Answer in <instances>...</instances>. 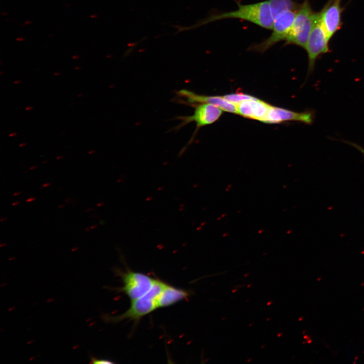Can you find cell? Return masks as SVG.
<instances>
[{
    "label": "cell",
    "mask_w": 364,
    "mask_h": 364,
    "mask_svg": "<svg viewBox=\"0 0 364 364\" xmlns=\"http://www.w3.org/2000/svg\"><path fill=\"white\" fill-rule=\"evenodd\" d=\"M95 152V151H94V150H90V151H89L88 152V154H93Z\"/></svg>",
    "instance_id": "obj_25"
},
{
    "label": "cell",
    "mask_w": 364,
    "mask_h": 364,
    "mask_svg": "<svg viewBox=\"0 0 364 364\" xmlns=\"http://www.w3.org/2000/svg\"><path fill=\"white\" fill-rule=\"evenodd\" d=\"M89 230H90V228H89V227H87L85 229L86 231H88Z\"/></svg>",
    "instance_id": "obj_36"
},
{
    "label": "cell",
    "mask_w": 364,
    "mask_h": 364,
    "mask_svg": "<svg viewBox=\"0 0 364 364\" xmlns=\"http://www.w3.org/2000/svg\"><path fill=\"white\" fill-rule=\"evenodd\" d=\"M192 105L194 108L193 115L178 117L177 118L181 121L178 126L179 128L189 123L195 122L196 129L195 134L201 127L211 124L216 121L222 114L221 109L210 104L198 103Z\"/></svg>",
    "instance_id": "obj_6"
},
{
    "label": "cell",
    "mask_w": 364,
    "mask_h": 364,
    "mask_svg": "<svg viewBox=\"0 0 364 364\" xmlns=\"http://www.w3.org/2000/svg\"><path fill=\"white\" fill-rule=\"evenodd\" d=\"M81 68H82V67H81V66H76V67L74 68V69H75V70H80V69H81Z\"/></svg>",
    "instance_id": "obj_26"
},
{
    "label": "cell",
    "mask_w": 364,
    "mask_h": 364,
    "mask_svg": "<svg viewBox=\"0 0 364 364\" xmlns=\"http://www.w3.org/2000/svg\"><path fill=\"white\" fill-rule=\"evenodd\" d=\"M342 0H329L319 13L321 22L330 39L342 26Z\"/></svg>",
    "instance_id": "obj_8"
},
{
    "label": "cell",
    "mask_w": 364,
    "mask_h": 364,
    "mask_svg": "<svg viewBox=\"0 0 364 364\" xmlns=\"http://www.w3.org/2000/svg\"><path fill=\"white\" fill-rule=\"evenodd\" d=\"M314 117V112L311 110L297 112L271 105L264 123H279L284 121H297L311 124Z\"/></svg>",
    "instance_id": "obj_10"
},
{
    "label": "cell",
    "mask_w": 364,
    "mask_h": 364,
    "mask_svg": "<svg viewBox=\"0 0 364 364\" xmlns=\"http://www.w3.org/2000/svg\"><path fill=\"white\" fill-rule=\"evenodd\" d=\"M229 18H237L246 20L267 29H272L274 18L268 1L257 3L239 5L238 9L211 15L199 21L190 27H177L178 32L196 28L209 23Z\"/></svg>",
    "instance_id": "obj_1"
},
{
    "label": "cell",
    "mask_w": 364,
    "mask_h": 364,
    "mask_svg": "<svg viewBox=\"0 0 364 364\" xmlns=\"http://www.w3.org/2000/svg\"><path fill=\"white\" fill-rule=\"evenodd\" d=\"M21 193V192H16V193H15L13 194V195H14V196H17V195H20Z\"/></svg>",
    "instance_id": "obj_30"
},
{
    "label": "cell",
    "mask_w": 364,
    "mask_h": 364,
    "mask_svg": "<svg viewBox=\"0 0 364 364\" xmlns=\"http://www.w3.org/2000/svg\"><path fill=\"white\" fill-rule=\"evenodd\" d=\"M177 95L183 99V101L185 104L192 105L198 103H208L219 108L223 111L238 114L237 105L228 101L222 96L199 95L185 89L179 90Z\"/></svg>",
    "instance_id": "obj_9"
},
{
    "label": "cell",
    "mask_w": 364,
    "mask_h": 364,
    "mask_svg": "<svg viewBox=\"0 0 364 364\" xmlns=\"http://www.w3.org/2000/svg\"><path fill=\"white\" fill-rule=\"evenodd\" d=\"M83 96H84V94H78V95H77V97H82Z\"/></svg>",
    "instance_id": "obj_33"
},
{
    "label": "cell",
    "mask_w": 364,
    "mask_h": 364,
    "mask_svg": "<svg viewBox=\"0 0 364 364\" xmlns=\"http://www.w3.org/2000/svg\"><path fill=\"white\" fill-rule=\"evenodd\" d=\"M60 74H61V72H55L54 74V75L55 76H58V75H60Z\"/></svg>",
    "instance_id": "obj_23"
},
{
    "label": "cell",
    "mask_w": 364,
    "mask_h": 364,
    "mask_svg": "<svg viewBox=\"0 0 364 364\" xmlns=\"http://www.w3.org/2000/svg\"><path fill=\"white\" fill-rule=\"evenodd\" d=\"M36 168H37V166H32L30 167V169L32 170V169H34Z\"/></svg>",
    "instance_id": "obj_28"
},
{
    "label": "cell",
    "mask_w": 364,
    "mask_h": 364,
    "mask_svg": "<svg viewBox=\"0 0 364 364\" xmlns=\"http://www.w3.org/2000/svg\"><path fill=\"white\" fill-rule=\"evenodd\" d=\"M49 162L48 160H45V161H43L42 162V163L43 164V163H47V162Z\"/></svg>",
    "instance_id": "obj_35"
},
{
    "label": "cell",
    "mask_w": 364,
    "mask_h": 364,
    "mask_svg": "<svg viewBox=\"0 0 364 364\" xmlns=\"http://www.w3.org/2000/svg\"><path fill=\"white\" fill-rule=\"evenodd\" d=\"M317 14L312 10L308 0H304L296 12L285 44L296 45L304 49Z\"/></svg>",
    "instance_id": "obj_2"
},
{
    "label": "cell",
    "mask_w": 364,
    "mask_h": 364,
    "mask_svg": "<svg viewBox=\"0 0 364 364\" xmlns=\"http://www.w3.org/2000/svg\"><path fill=\"white\" fill-rule=\"evenodd\" d=\"M189 295V293L186 291L165 284L158 298V307L171 305L186 299Z\"/></svg>",
    "instance_id": "obj_12"
},
{
    "label": "cell",
    "mask_w": 364,
    "mask_h": 364,
    "mask_svg": "<svg viewBox=\"0 0 364 364\" xmlns=\"http://www.w3.org/2000/svg\"><path fill=\"white\" fill-rule=\"evenodd\" d=\"M33 107L32 106H28L25 107V110L26 111L32 110Z\"/></svg>",
    "instance_id": "obj_16"
},
{
    "label": "cell",
    "mask_w": 364,
    "mask_h": 364,
    "mask_svg": "<svg viewBox=\"0 0 364 364\" xmlns=\"http://www.w3.org/2000/svg\"><path fill=\"white\" fill-rule=\"evenodd\" d=\"M79 58V56H78V55H74L72 56V58L74 59H78Z\"/></svg>",
    "instance_id": "obj_22"
},
{
    "label": "cell",
    "mask_w": 364,
    "mask_h": 364,
    "mask_svg": "<svg viewBox=\"0 0 364 364\" xmlns=\"http://www.w3.org/2000/svg\"><path fill=\"white\" fill-rule=\"evenodd\" d=\"M274 18L283 11L298 10L299 5L293 0H269L268 1Z\"/></svg>",
    "instance_id": "obj_13"
},
{
    "label": "cell",
    "mask_w": 364,
    "mask_h": 364,
    "mask_svg": "<svg viewBox=\"0 0 364 364\" xmlns=\"http://www.w3.org/2000/svg\"><path fill=\"white\" fill-rule=\"evenodd\" d=\"M329 40L321 22L319 13H317L304 49L307 52L308 61L307 78L313 73L316 60L322 55L329 52Z\"/></svg>",
    "instance_id": "obj_4"
},
{
    "label": "cell",
    "mask_w": 364,
    "mask_h": 364,
    "mask_svg": "<svg viewBox=\"0 0 364 364\" xmlns=\"http://www.w3.org/2000/svg\"><path fill=\"white\" fill-rule=\"evenodd\" d=\"M21 82V80H16L14 81V83L15 84H17Z\"/></svg>",
    "instance_id": "obj_20"
},
{
    "label": "cell",
    "mask_w": 364,
    "mask_h": 364,
    "mask_svg": "<svg viewBox=\"0 0 364 364\" xmlns=\"http://www.w3.org/2000/svg\"><path fill=\"white\" fill-rule=\"evenodd\" d=\"M31 23V21H26V22L24 23V25H26V24H29V23Z\"/></svg>",
    "instance_id": "obj_32"
},
{
    "label": "cell",
    "mask_w": 364,
    "mask_h": 364,
    "mask_svg": "<svg viewBox=\"0 0 364 364\" xmlns=\"http://www.w3.org/2000/svg\"><path fill=\"white\" fill-rule=\"evenodd\" d=\"M122 277L124 284L122 290L131 300L147 293L155 281V279L147 275L130 271L124 274Z\"/></svg>",
    "instance_id": "obj_7"
},
{
    "label": "cell",
    "mask_w": 364,
    "mask_h": 364,
    "mask_svg": "<svg viewBox=\"0 0 364 364\" xmlns=\"http://www.w3.org/2000/svg\"><path fill=\"white\" fill-rule=\"evenodd\" d=\"M35 199L36 198L34 197L29 198L26 200V202H31V201H34V200H35Z\"/></svg>",
    "instance_id": "obj_17"
},
{
    "label": "cell",
    "mask_w": 364,
    "mask_h": 364,
    "mask_svg": "<svg viewBox=\"0 0 364 364\" xmlns=\"http://www.w3.org/2000/svg\"><path fill=\"white\" fill-rule=\"evenodd\" d=\"M297 10L282 12L274 18L271 35L259 44L251 46L248 50L264 53L278 42L286 40L292 26Z\"/></svg>",
    "instance_id": "obj_5"
},
{
    "label": "cell",
    "mask_w": 364,
    "mask_h": 364,
    "mask_svg": "<svg viewBox=\"0 0 364 364\" xmlns=\"http://www.w3.org/2000/svg\"><path fill=\"white\" fill-rule=\"evenodd\" d=\"M165 283L159 280H155L150 290L141 297L132 300L129 309L117 316L104 315L103 320L118 322L124 319L138 320L158 308L157 300Z\"/></svg>",
    "instance_id": "obj_3"
},
{
    "label": "cell",
    "mask_w": 364,
    "mask_h": 364,
    "mask_svg": "<svg viewBox=\"0 0 364 364\" xmlns=\"http://www.w3.org/2000/svg\"><path fill=\"white\" fill-rule=\"evenodd\" d=\"M50 185H51V183H46L42 185V187H47L50 186Z\"/></svg>",
    "instance_id": "obj_21"
},
{
    "label": "cell",
    "mask_w": 364,
    "mask_h": 364,
    "mask_svg": "<svg viewBox=\"0 0 364 364\" xmlns=\"http://www.w3.org/2000/svg\"><path fill=\"white\" fill-rule=\"evenodd\" d=\"M20 203V202H14L12 205L13 206H14L15 205L19 204Z\"/></svg>",
    "instance_id": "obj_27"
},
{
    "label": "cell",
    "mask_w": 364,
    "mask_h": 364,
    "mask_svg": "<svg viewBox=\"0 0 364 364\" xmlns=\"http://www.w3.org/2000/svg\"><path fill=\"white\" fill-rule=\"evenodd\" d=\"M97 17V15H92L90 16V17H91V18H96V17Z\"/></svg>",
    "instance_id": "obj_34"
},
{
    "label": "cell",
    "mask_w": 364,
    "mask_h": 364,
    "mask_svg": "<svg viewBox=\"0 0 364 364\" xmlns=\"http://www.w3.org/2000/svg\"><path fill=\"white\" fill-rule=\"evenodd\" d=\"M64 206H65L64 204H62V205H60V206H59V208H62V207H64Z\"/></svg>",
    "instance_id": "obj_37"
},
{
    "label": "cell",
    "mask_w": 364,
    "mask_h": 364,
    "mask_svg": "<svg viewBox=\"0 0 364 364\" xmlns=\"http://www.w3.org/2000/svg\"><path fill=\"white\" fill-rule=\"evenodd\" d=\"M92 363L97 364H103V363H112L113 362L108 360L107 359H97L94 357H91Z\"/></svg>",
    "instance_id": "obj_15"
},
{
    "label": "cell",
    "mask_w": 364,
    "mask_h": 364,
    "mask_svg": "<svg viewBox=\"0 0 364 364\" xmlns=\"http://www.w3.org/2000/svg\"><path fill=\"white\" fill-rule=\"evenodd\" d=\"M6 219V218H3V219H1V221H3V220H5Z\"/></svg>",
    "instance_id": "obj_39"
},
{
    "label": "cell",
    "mask_w": 364,
    "mask_h": 364,
    "mask_svg": "<svg viewBox=\"0 0 364 364\" xmlns=\"http://www.w3.org/2000/svg\"><path fill=\"white\" fill-rule=\"evenodd\" d=\"M62 158H63V156H58L56 157V159H62Z\"/></svg>",
    "instance_id": "obj_31"
},
{
    "label": "cell",
    "mask_w": 364,
    "mask_h": 364,
    "mask_svg": "<svg viewBox=\"0 0 364 364\" xmlns=\"http://www.w3.org/2000/svg\"><path fill=\"white\" fill-rule=\"evenodd\" d=\"M3 73H4V72H3L2 71L0 72L1 75H2Z\"/></svg>",
    "instance_id": "obj_38"
},
{
    "label": "cell",
    "mask_w": 364,
    "mask_h": 364,
    "mask_svg": "<svg viewBox=\"0 0 364 364\" xmlns=\"http://www.w3.org/2000/svg\"><path fill=\"white\" fill-rule=\"evenodd\" d=\"M97 226V224H95V225H92V226H90L89 228H90V229H93L96 228Z\"/></svg>",
    "instance_id": "obj_29"
},
{
    "label": "cell",
    "mask_w": 364,
    "mask_h": 364,
    "mask_svg": "<svg viewBox=\"0 0 364 364\" xmlns=\"http://www.w3.org/2000/svg\"><path fill=\"white\" fill-rule=\"evenodd\" d=\"M24 39V38H22V37H20V38H16V40H17V41H22V40H23Z\"/></svg>",
    "instance_id": "obj_24"
},
{
    "label": "cell",
    "mask_w": 364,
    "mask_h": 364,
    "mask_svg": "<svg viewBox=\"0 0 364 364\" xmlns=\"http://www.w3.org/2000/svg\"><path fill=\"white\" fill-rule=\"evenodd\" d=\"M222 97L228 101L236 105L244 101L253 99L255 98L251 95L243 93H232L225 95Z\"/></svg>",
    "instance_id": "obj_14"
},
{
    "label": "cell",
    "mask_w": 364,
    "mask_h": 364,
    "mask_svg": "<svg viewBox=\"0 0 364 364\" xmlns=\"http://www.w3.org/2000/svg\"><path fill=\"white\" fill-rule=\"evenodd\" d=\"M271 106L255 97L237 104L238 114L245 118L264 122Z\"/></svg>",
    "instance_id": "obj_11"
},
{
    "label": "cell",
    "mask_w": 364,
    "mask_h": 364,
    "mask_svg": "<svg viewBox=\"0 0 364 364\" xmlns=\"http://www.w3.org/2000/svg\"><path fill=\"white\" fill-rule=\"evenodd\" d=\"M17 134V132H11L9 134V136L12 137L14 136Z\"/></svg>",
    "instance_id": "obj_18"
},
{
    "label": "cell",
    "mask_w": 364,
    "mask_h": 364,
    "mask_svg": "<svg viewBox=\"0 0 364 364\" xmlns=\"http://www.w3.org/2000/svg\"><path fill=\"white\" fill-rule=\"evenodd\" d=\"M27 144V143H22L20 144L19 145V146L20 147H24V146H26Z\"/></svg>",
    "instance_id": "obj_19"
}]
</instances>
